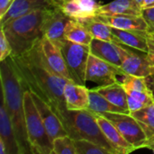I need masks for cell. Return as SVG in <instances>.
<instances>
[{
  "mask_svg": "<svg viewBox=\"0 0 154 154\" xmlns=\"http://www.w3.org/2000/svg\"><path fill=\"white\" fill-rule=\"evenodd\" d=\"M41 44H42V49L44 57L48 64L50 65V67L52 69V70L56 72L58 75L69 80H71L69 72L67 68L65 59L63 57L60 48L56 46L52 42H51L45 36L42 38Z\"/></svg>",
  "mask_w": 154,
  "mask_h": 154,
  "instance_id": "16",
  "label": "cell"
},
{
  "mask_svg": "<svg viewBox=\"0 0 154 154\" xmlns=\"http://www.w3.org/2000/svg\"><path fill=\"white\" fill-rule=\"evenodd\" d=\"M70 79L79 85H86V72L90 55L89 45H84L65 40L60 46Z\"/></svg>",
  "mask_w": 154,
  "mask_h": 154,
  "instance_id": "6",
  "label": "cell"
},
{
  "mask_svg": "<svg viewBox=\"0 0 154 154\" xmlns=\"http://www.w3.org/2000/svg\"><path fill=\"white\" fill-rule=\"evenodd\" d=\"M64 35L67 40L84 45H90L94 38L83 24L72 18L66 25Z\"/></svg>",
  "mask_w": 154,
  "mask_h": 154,
  "instance_id": "24",
  "label": "cell"
},
{
  "mask_svg": "<svg viewBox=\"0 0 154 154\" xmlns=\"http://www.w3.org/2000/svg\"><path fill=\"white\" fill-rule=\"evenodd\" d=\"M111 32L117 43L135 49L143 53L148 51L147 32L137 30H125L111 27Z\"/></svg>",
  "mask_w": 154,
  "mask_h": 154,
  "instance_id": "18",
  "label": "cell"
},
{
  "mask_svg": "<svg viewBox=\"0 0 154 154\" xmlns=\"http://www.w3.org/2000/svg\"><path fill=\"white\" fill-rule=\"evenodd\" d=\"M0 139L5 145L6 154H20L14 127L3 100L0 106Z\"/></svg>",
  "mask_w": 154,
  "mask_h": 154,
  "instance_id": "20",
  "label": "cell"
},
{
  "mask_svg": "<svg viewBox=\"0 0 154 154\" xmlns=\"http://www.w3.org/2000/svg\"><path fill=\"white\" fill-rule=\"evenodd\" d=\"M0 62L2 100L10 116L20 154H32L25 124L23 106L24 88L17 77L10 57Z\"/></svg>",
  "mask_w": 154,
  "mask_h": 154,
  "instance_id": "2",
  "label": "cell"
},
{
  "mask_svg": "<svg viewBox=\"0 0 154 154\" xmlns=\"http://www.w3.org/2000/svg\"><path fill=\"white\" fill-rule=\"evenodd\" d=\"M131 115L141 124L147 137L148 142L154 139V102L138 111L131 113Z\"/></svg>",
  "mask_w": 154,
  "mask_h": 154,
  "instance_id": "25",
  "label": "cell"
},
{
  "mask_svg": "<svg viewBox=\"0 0 154 154\" xmlns=\"http://www.w3.org/2000/svg\"><path fill=\"white\" fill-rule=\"evenodd\" d=\"M89 48L91 54L121 68L123 45L116 42L93 38Z\"/></svg>",
  "mask_w": 154,
  "mask_h": 154,
  "instance_id": "12",
  "label": "cell"
},
{
  "mask_svg": "<svg viewBox=\"0 0 154 154\" xmlns=\"http://www.w3.org/2000/svg\"><path fill=\"white\" fill-rule=\"evenodd\" d=\"M14 0H0V18H2L10 9Z\"/></svg>",
  "mask_w": 154,
  "mask_h": 154,
  "instance_id": "34",
  "label": "cell"
},
{
  "mask_svg": "<svg viewBox=\"0 0 154 154\" xmlns=\"http://www.w3.org/2000/svg\"><path fill=\"white\" fill-rule=\"evenodd\" d=\"M96 116L101 130L118 154H127L135 151L112 122L100 114H96Z\"/></svg>",
  "mask_w": 154,
  "mask_h": 154,
  "instance_id": "17",
  "label": "cell"
},
{
  "mask_svg": "<svg viewBox=\"0 0 154 154\" xmlns=\"http://www.w3.org/2000/svg\"><path fill=\"white\" fill-rule=\"evenodd\" d=\"M61 122L68 134L73 140H88L108 149L114 154H118L104 134L98 125L97 116L92 111L88 109L67 110L61 117Z\"/></svg>",
  "mask_w": 154,
  "mask_h": 154,
  "instance_id": "4",
  "label": "cell"
},
{
  "mask_svg": "<svg viewBox=\"0 0 154 154\" xmlns=\"http://www.w3.org/2000/svg\"><path fill=\"white\" fill-rule=\"evenodd\" d=\"M31 95L43 121L44 126L47 130V133L51 140L53 141L57 137L69 135L61 120L60 119L58 115L53 111V109L36 94L31 92Z\"/></svg>",
  "mask_w": 154,
  "mask_h": 154,
  "instance_id": "11",
  "label": "cell"
},
{
  "mask_svg": "<svg viewBox=\"0 0 154 154\" xmlns=\"http://www.w3.org/2000/svg\"><path fill=\"white\" fill-rule=\"evenodd\" d=\"M77 21H79L81 24H83L94 38L117 43L115 36L111 32L110 26L106 24L105 23L98 21L93 17L80 18V19H77Z\"/></svg>",
  "mask_w": 154,
  "mask_h": 154,
  "instance_id": "23",
  "label": "cell"
},
{
  "mask_svg": "<svg viewBox=\"0 0 154 154\" xmlns=\"http://www.w3.org/2000/svg\"><path fill=\"white\" fill-rule=\"evenodd\" d=\"M126 75L125 71L106 60H103L91 54L88 58L86 80L92 81L98 86H107L117 82V76Z\"/></svg>",
  "mask_w": 154,
  "mask_h": 154,
  "instance_id": "8",
  "label": "cell"
},
{
  "mask_svg": "<svg viewBox=\"0 0 154 154\" xmlns=\"http://www.w3.org/2000/svg\"><path fill=\"white\" fill-rule=\"evenodd\" d=\"M136 1H137V2H138V3H139L141 5H142V7H143V0H136Z\"/></svg>",
  "mask_w": 154,
  "mask_h": 154,
  "instance_id": "38",
  "label": "cell"
},
{
  "mask_svg": "<svg viewBox=\"0 0 154 154\" xmlns=\"http://www.w3.org/2000/svg\"><path fill=\"white\" fill-rule=\"evenodd\" d=\"M152 68V67L150 65L146 55L144 56L134 53L123 47L121 69L125 74L147 78L151 74Z\"/></svg>",
  "mask_w": 154,
  "mask_h": 154,
  "instance_id": "15",
  "label": "cell"
},
{
  "mask_svg": "<svg viewBox=\"0 0 154 154\" xmlns=\"http://www.w3.org/2000/svg\"><path fill=\"white\" fill-rule=\"evenodd\" d=\"M63 95L68 110L77 111L88 108L89 89L86 85H79L69 80L64 87Z\"/></svg>",
  "mask_w": 154,
  "mask_h": 154,
  "instance_id": "14",
  "label": "cell"
},
{
  "mask_svg": "<svg viewBox=\"0 0 154 154\" xmlns=\"http://www.w3.org/2000/svg\"><path fill=\"white\" fill-rule=\"evenodd\" d=\"M147 44L148 51L146 58L152 67H154V31L147 32Z\"/></svg>",
  "mask_w": 154,
  "mask_h": 154,
  "instance_id": "32",
  "label": "cell"
},
{
  "mask_svg": "<svg viewBox=\"0 0 154 154\" xmlns=\"http://www.w3.org/2000/svg\"><path fill=\"white\" fill-rule=\"evenodd\" d=\"M12 46L7 40L4 30L1 28L0 31V61L5 60V59L9 58L12 54Z\"/></svg>",
  "mask_w": 154,
  "mask_h": 154,
  "instance_id": "30",
  "label": "cell"
},
{
  "mask_svg": "<svg viewBox=\"0 0 154 154\" xmlns=\"http://www.w3.org/2000/svg\"><path fill=\"white\" fill-rule=\"evenodd\" d=\"M143 7L136 0H114L106 5H100L96 12L98 15H142Z\"/></svg>",
  "mask_w": 154,
  "mask_h": 154,
  "instance_id": "19",
  "label": "cell"
},
{
  "mask_svg": "<svg viewBox=\"0 0 154 154\" xmlns=\"http://www.w3.org/2000/svg\"><path fill=\"white\" fill-rule=\"evenodd\" d=\"M23 106L27 136L32 154H52V141L29 90H24Z\"/></svg>",
  "mask_w": 154,
  "mask_h": 154,
  "instance_id": "5",
  "label": "cell"
},
{
  "mask_svg": "<svg viewBox=\"0 0 154 154\" xmlns=\"http://www.w3.org/2000/svg\"><path fill=\"white\" fill-rule=\"evenodd\" d=\"M119 130L125 139L134 148L139 150L146 148L148 137L141 124L131 115L126 113H102L100 114Z\"/></svg>",
  "mask_w": 154,
  "mask_h": 154,
  "instance_id": "7",
  "label": "cell"
},
{
  "mask_svg": "<svg viewBox=\"0 0 154 154\" xmlns=\"http://www.w3.org/2000/svg\"><path fill=\"white\" fill-rule=\"evenodd\" d=\"M0 154H6V148L4 142L0 139Z\"/></svg>",
  "mask_w": 154,
  "mask_h": 154,
  "instance_id": "37",
  "label": "cell"
},
{
  "mask_svg": "<svg viewBox=\"0 0 154 154\" xmlns=\"http://www.w3.org/2000/svg\"><path fill=\"white\" fill-rule=\"evenodd\" d=\"M130 114L152 105L154 102L153 92H143L138 90H125Z\"/></svg>",
  "mask_w": 154,
  "mask_h": 154,
  "instance_id": "26",
  "label": "cell"
},
{
  "mask_svg": "<svg viewBox=\"0 0 154 154\" xmlns=\"http://www.w3.org/2000/svg\"><path fill=\"white\" fill-rule=\"evenodd\" d=\"M154 7V0H143V9Z\"/></svg>",
  "mask_w": 154,
  "mask_h": 154,
  "instance_id": "36",
  "label": "cell"
},
{
  "mask_svg": "<svg viewBox=\"0 0 154 154\" xmlns=\"http://www.w3.org/2000/svg\"><path fill=\"white\" fill-rule=\"evenodd\" d=\"M52 145V154H77L74 140L69 135L55 138Z\"/></svg>",
  "mask_w": 154,
  "mask_h": 154,
  "instance_id": "28",
  "label": "cell"
},
{
  "mask_svg": "<svg viewBox=\"0 0 154 154\" xmlns=\"http://www.w3.org/2000/svg\"><path fill=\"white\" fill-rule=\"evenodd\" d=\"M62 11L72 19L87 18V14L76 0H65L62 5Z\"/></svg>",
  "mask_w": 154,
  "mask_h": 154,
  "instance_id": "29",
  "label": "cell"
},
{
  "mask_svg": "<svg viewBox=\"0 0 154 154\" xmlns=\"http://www.w3.org/2000/svg\"><path fill=\"white\" fill-rule=\"evenodd\" d=\"M88 109L96 114H102V113L130 114L128 111L112 104L104 96L99 94L95 88L89 89V104Z\"/></svg>",
  "mask_w": 154,
  "mask_h": 154,
  "instance_id": "22",
  "label": "cell"
},
{
  "mask_svg": "<svg viewBox=\"0 0 154 154\" xmlns=\"http://www.w3.org/2000/svg\"><path fill=\"white\" fill-rule=\"evenodd\" d=\"M70 19L71 18L68 16L61 8L50 11L43 24L44 36L60 48L66 40L64 32L66 25Z\"/></svg>",
  "mask_w": 154,
  "mask_h": 154,
  "instance_id": "10",
  "label": "cell"
},
{
  "mask_svg": "<svg viewBox=\"0 0 154 154\" xmlns=\"http://www.w3.org/2000/svg\"><path fill=\"white\" fill-rule=\"evenodd\" d=\"M51 10L34 11L11 20L1 28L12 46L11 56L24 53L44 36V21Z\"/></svg>",
  "mask_w": 154,
  "mask_h": 154,
  "instance_id": "3",
  "label": "cell"
},
{
  "mask_svg": "<svg viewBox=\"0 0 154 154\" xmlns=\"http://www.w3.org/2000/svg\"><path fill=\"white\" fill-rule=\"evenodd\" d=\"M106 24L125 30H137L145 31L150 30V26L143 15H130V14H118V15H94L91 16Z\"/></svg>",
  "mask_w": 154,
  "mask_h": 154,
  "instance_id": "13",
  "label": "cell"
},
{
  "mask_svg": "<svg viewBox=\"0 0 154 154\" xmlns=\"http://www.w3.org/2000/svg\"><path fill=\"white\" fill-rule=\"evenodd\" d=\"M142 15L150 26L149 31H154V7L143 9Z\"/></svg>",
  "mask_w": 154,
  "mask_h": 154,
  "instance_id": "33",
  "label": "cell"
},
{
  "mask_svg": "<svg viewBox=\"0 0 154 154\" xmlns=\"http://www.w3.org/2000/svg\"><path fill=\"white\" fill-rule=\"evenodd\" d=\"M13 67L24 90H29L43 99L60 119L68 110L63 90L69 79L58 75L48 64L39 41L23 54L10 56Z\"/></svg>",
  "mask_w": 154,
  "mask_h": 154,
  "instance_id": "1",
  "label": "cell"
},
{
  "mask_svg": "<svg viewBox=\"0 0 154 154\" xmlns=\"http://www.w3.org/2000/svg\"><path fill=\"white\" fill-rule=\"evenodd\" d=\"M77 154H114L108 149L88 140H74Z\"/></svg>",
  "mask_w": 154,
  "mask_h": 154,
  "instance_id": "27",
  "label": "cell"
},
{
  "mask_svg": "<svg viewBox=\"0 0 154 154\" xmlns=\"http://www.w3.org/2000/svg\"><path fill=\"white\" fill-rule=\"evenodd\" d=\"M65 0H14L7 13L0 18L1 26L23 14L42 10L62 8Z\"/></svg>",
  "mask_w": 154,
  "mask_h": 154,
  "instance_id": "9",
  "label": "cell"
},
{
  "mask_svg": "<svg viewBox=\"0 0 154 154\" xmlns=\"http://www.w3.org/2000/svg\"><path fill=\"white\" fill-rule=\"evenodd\" d=\"M85 14H87V17H91L96 14V12L100 5H98L95 0H76Z\"/></svg>",
  "mask_w": 154,
  "mask_h": 154,
  "instance_id": "31",
  "label": "cell"
},
{
  "mask_svg": "<svg viewBox=\"0 0 154 154\" xmlns=\"http://www.w3.org/2000/svg\"><path fill=\"white\" fill-rule=\"evenodd\" d=\"M95 89L112 104L130 113L127 102V93L121 82L117 81L107 86H98L97 88H95Z\"/></svg>",
  "mask_w": 154,
  "mask_h": 154,
  "instance_id": "21",
  "label": "cell"
},
{
  "mask_svg": "<svg viewBox=\"0 0 154 154\" xmlns=\"http://www.w3.org/2000/svg\"><path fill=\"white\" fill-rule=\"evenodd\" d=\"M146 80H147V84H148L149 88L152 90V92L154 93V67L152 68L151 74L146 78Z\"/></svg>",
  "mask_w": 154,
  "mask_h": 154,
  "instance_id": "35",
  "label": "cell"
}]
</instances>
